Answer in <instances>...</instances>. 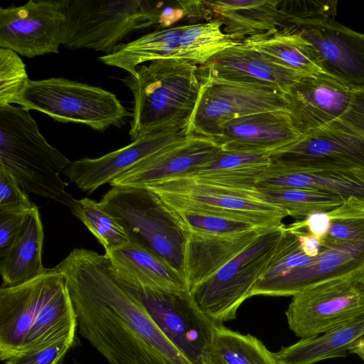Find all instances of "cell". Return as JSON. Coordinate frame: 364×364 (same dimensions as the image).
Here are the masks:
<instances>
[{"instance_id":"1","label":"cell","mask_w":364,"mask_h":364,"mask_svg":"<svg viewBox=\"0 0 364 364\" xmlns=\"http://www.w3.org/2000/svg\"><path fill=\"white\" fill-rule=\"evenodd\" d=\"M56 267L81 336L110 364H192L118 280L105 255L75 248Z\"/></svg>"},{"instance_id":"2","label":"cell","mask_w":364,"mask_h":364,"mask_svg":"<svg viewBox=\"0 0 364 364\" xmlns=\"http://www.w3.org/2000/svg\"><path fill=\"white\" fill-rule=\"evenodd\" d=\"M77 316L57 267L0 289V358L6 360L75 333Z\"/></svg>"},{"instance_id":"3","label":"cell","mask_w":364,"mask_h":364,"mask_svg":"<svg viewBox=\"0 0 364 364\" xmlns=\"http://www.w3.org/2000/svg\"><path fill=\"white\" fill-rule=\"evenodd\" d=\"M122 81L134 97L132 141L188 128L201 86L198 65L178 58L159 59L139 65Z\"/></svg>"},{"instance_id":"4","label":"cell","mask_w":364,"mask_h":364,"mask_svg":"<svg viewBox=\"0 0 364 364\" xmlns=\"http://www.w3.org/2000/svg\"><path fill=\"white\" fill-rule=\"evenodd\" d=\"M39 131L29 110L0 107V168L9 172L26 192L70 207L74 198L60 173L70 164Z\"/></svg>"},{"instance_id":"5","label":"cell","mask_w":364,"mask_h":364,"mask_svg":"<svg viewBox=\"0 0 364 364\" xmlns=\"http://www.w3.org/2000/svg\"><path fill=\"white\" fill-rule=\"evenodd\" d=\"M99 203L124 228L131 242L159 255L183 277L189 233L156 194L146 188L112 187Z\"/></svg>"},{"instance_id":"6","label":"cell","mask_w":364,"mask_h":364,"mask_svg":"<svg viewBox=\"0 0 364 364\" xmlns=\"http://www.w3.org/2000/svg\"><path fill=\"white\" fill-rule=\"evenodd\" d=\"M62 45L70 50L113 53L129 33L159 22L147 1L63 0Z\"/></svg>"},{"instance_id":"7","label":"cell","mask_w":364,"mask_h":364,"mask_svg":"<svg viewBox=\"0 0 364 364\" xmlns=\"http://www.w3.org/2000/svg\"><path fill=\"white\" fill-rule=\"evenodd\" d=\"M286 229L284 224L266 229L240 254L193 288L189 294L198 309L216 324L235 319L268 267Z\"/></svg>"},{"instance_id":"8","label":"cell","mask_w":364,"mask_h":364,"mask_svg":"<svg viewBox=\"0 0 364 364\" xmlns=\"http://www.w3.org/2000/svg\"><path fill=\"white\" fill-rule=\"evenodd\" d=\"M18 105L60 122L80 123L99 132L119 127L130 115L114 93L63 77L30 80Z\"/></svg>"},{"instance_id":"9","label":"cell","mask_w":364,"mask_h":364,"mask_svg":"<svg viewBox=\"0 0 364 364\" xmlns=\"http://www.w3.org/2000/svg\"><path fill=\"white\" fill-rule=\"evenodd\" d=\"M145 188L170 208L245 219L261 227L280 225L288 216L284 210L264 201L257 188L230 187L187 176L173 177Z\"/></svg>"},{"instance_id":"10","label":"cell","mask_w":364,"mask_h":364,"mask_svg":"<svg viewBox=\"0 0 364 364\" xmlns=\"http://www.w3.org/2000/svg\"><path fill=\"white\" fill-rule=\"evenodd\" d=\"M200 75L201 86L188 136L215 141L223 125L234 119L264 112L289 111L285 95L272 87Z\"/></svg>"},{"instance_id":"11","label":"cell","mask_w":364,"mask_h":364,"mask_svg":"<svg viewBox=\"0 0 364 364\" xmlns=\"http://www.w3.org/2000/svg\"><path fill=\"white\" fill-rule=\"evenodd\" d=\"M285 97L301 136L328 127L364 130V87L346 85L325 74L302 75Z\"/></svg>"},{"instance_id":"12","label":"cell","mask_w":364,"mask_h":364,"mask_svg":"<svg viewBox=\"0 0 364 364\" xmlns=\"http://www.w3.org/2000/svg\"><path fill=\"white\" fill-rule=\"evenodd\" d=\"M299 337L318 336L364 316V271L333 279L294 296L286 311Z\"/></svg>"},{"instance_id":"13","label":"cell","mask_w":364,"mask_h":364,"mask_svg":"<svg viewBox=\"0 0 364 364\" xmlns=\"http://www.w3.org/2000/svg\"><path fill=\"white\" fill-rule=\"evenodd\" d=\"M119 282L190 363L209 364L217 324L198 309L188 291H154Z\"/></svg>"},{"instance_id":"14","label":"cell","mask_w":364,"mask_h":364,"mask_svg":"<svg viewBox=\"0 0 364 364\" xmlns=\"http://www.w3.org/2000/svg\"><path fill=\"white\" fill-rule=\"evenodd\" d=\"M281 21L279 30L296 33L311 44L325 75L350 87H364V34L333 17H282Z\"/></svg>"},{"instance_id":"15","label":"cell","mask_w":364,"mask_h":364,"mask_svg":"<svg viewBox=\"0 0 364 364\" xmlns=\"http://www.w3.org/2000/svg\"><path fill=\"white\" fill-rule=\"evenodd\" d=\"M65 24L63 0H30L0 9V48L31 58L58 53Z\"/></svg>"},{"instance_id":"16","label":"cell","mask_w":364,"mask_h":364,"mask_svg":"<svg viewBox=\"0 0 364 364\" xmlns=\"http://www.w3.org/2000/svg\"><path fill=\"white\" fill-rule=\"evenodd\" d=\"M270 158L306 169L364 172V130L321 128L272 153Z\"/></svg>"},{"instance_id":"17","label":"cell","mask_w":364,"mask_h":364,"mask_svg":"<svg viewBox=\"0 0 364 364\" xmlns=\"http://www.w3.org/2000/svg\"><path fill=\"white\" fill-rule=\"evenodd\" d=\"M364 271V243L323 247L312 261L270 277H260L249 298L289 296L321 283Z\"/></svg>"},{"instance_id":"18","label":"cell","mask_w":364,"mask_h":364,"mask_svg":"<svg viewBox=\"0 0 364 364\" xmlns=\"http://www.w3.org/2000/svg\"><path fill=\"white\" fill-rule=\"evenodd\" d=\"M187 136L188 129L151 134L101 157L71 161L63 172L80 189L92 193L148 156Z\"/></svg>"},{"instance_id":"19","label":"cell","mask_w":364,"mask_h":364,"mask_svg":"<svg viewBox=\"0 0 364 364\" xmlns=\"http://www.w3.org/2000/svg\"><path fill=\"white\" fill-rule=\"evenodd\" d=\"M220 150L212 139L188 136L141 161L109 184L112 187L145 188L190 173Z\"/></svg>"},{"instance_id":"20","label":"cell","mask_w":364,"mask_h":364,"mask_svg":"<svg viewBox=\"0 0 364 364\" xmlns=\"http://www.w3.org/2000/svg\"><path fill=\"white\" fill-rule=\"evenodd\" d=\"M301 135L289 112L255 113L225 123L214 141L223 151L272 153L296 141Z\"/></svg>"},{"instance_id":"21","label":"cell","mask_w":364,"mask_h":364,"mask_svg":"<svg viewBox=\"0 0 364 364\" xmlns=\"http://www.w3.org/2000/svg\"><path fill=\"white\" fill-rule=\"evenodd\" d=\"M191 16L211 17L223 24V32L233 41L242 43L256 36H271L281 23L280 1L216 0L195 1Z\"/></svg>"},{"instance_id":"22","label":"cell","mask_w":364,"mask_h":364,"mask_svg":"<svg viewBox=\"0 0 364 364\" xmlns=\"http://www.w3.org/2000/svg\"><path fill=\"white\" fill-rule=\"evenodd\" d=\"M199 71L226 80L263 85L284 95L304 75L242 43L216 53L199 66Z\"/></svg>"},{"instance_id":"23","label":"cell","mask_w":364,"mask_h":364,"mask_svg":"<svg viewBox=\"0 0 364 364\" xmlns=\"http://www.w3.org/2000/svg\"><path fill=\"white\" fill-rule=\"evenodd\" d=\"M267 228H258L228 235L189 232L183 271L188 291L215 274Z\"/></svg>"},{"instance_id":"24","label":"cell","mask_w":364,"mask_h":364,"mask_svg":"<svg viewBox=\"0 0 364 364\" xmlns=\"http://www.w3.org/2000/svg\"><path fill=\"white\" fill-rule=\"evenodd\" d=\"M256 187L308 189L364 200V172L306 169L271 160L257 177Z\"/></svg>"},{"instance_id":"25","label":"cell","mask_w":364,"mask_h":364,"mask_svg":"<svg viewBox=\"0 0 364 364\" xmlns=\"http://www.w3.org/2000/svg\"><path fill=\"white\" fill-rule=\"evenodd\" d=\"M117 278L125 284L154 291H187L181 274L147 248L129 242L105 254Z\"/></svg>"},{"instance_id":"26","label":"cell","mask_w":364,"mask_h":364,"mask_svg":"<svg viewBox=\"0 0 364 364\" xmlns=\"http://www.w3.org/2000/svg\"><path fill=\"white\" fill-rule=\"evenodd\" d=\"M43 228L38 207L33 204L10 247L0 255L1 287L24 284L44 272L42 264Z\"/></svg>"},{"instance_id":"27","label":"cell","mask_w":364,"mask_h":364,"mask_svg":"<svg viewBox=\"0 0 364 364\" xmlns=\"http://www.w3.org/2000/svg\"><path fill=\"white\" fill-rule=\"evenodd\" d=\"M364 335V316L338 328L303 338L273 353L277 364H315L346 357L355 341Z\"/></svg>"},{"instance_id":"28","label":"cell","mask_w":364,"mask_h":364,"mask_svg":"<svg viewBox=\"0 0 364 364\" xmlns=\"http://www.w3.org/2000/svg\"><path fill=\"white\" fill-rule=\"evenodd\" d=\"M270 162L268 154L221 149L209 161L183 176L222 186L252 188H257V177Z\"/></svg>"},{"instance_id":"29","label":"cell","mask_w":364,"mask_h":364,"mask_svg":"<svg viewBox=\"0 0 364 364\" xmlns=\"http://www.w3.org/2000/svg\"><path fill=\"white\" fill-rule=\"evenodd\" d=\"M183 26L155 31L127 43L119 44L110 54L100 56L104 64L134 75L144 63L173 58L179 44Z\"/></svg>"},{"instance_id":"30","label":"cell","mask_w":364,"mask_h":364,"mask_svg":"<svg viewBox=\"0 0 364 364\" xmlns=\"http://www.w3.org/2000/svg\"><path fill=\"white\" fill-rule=\"evenodd\" d=\"M242 43L302 75L324 74L311 44L296 33L282 29L271 36L250 38Z\"/></svg>"},{"instance_id":"31","label":"cell","mask_w":364,"mask_h":364,"mask_svg":"<svg viewBox=\"0 0 364 364\" xmlns=\"http://www.w3.org/2000/svg\"><path fill=\"white\" fill-rule=\"evenodd\" d=\"M209 364H277L273 353L250 334H242L223 324L214 328Z\"/></svg>"},{"instance_id":"32","label":"cell","mask_w":364,"mask_h":364,"mask_svg":"<svg viewBox=\"0 0 364 364\" xmlns=\"http://www.w3.org/2000/svg\"><path fill=\"white\" fill-rule=\"evenodd\" d=\"M238 43L223 32L219 20L185 25L173 58L201 66L216 53Z\"/></svg>"},{"instance_id":"33","label":"cell","mask_w":364,"mask_h":364,"mask_svg":"<svg viewBox=\"0 0 364 364\" xmlns=\"http://www.w3.org/2000/svg\"><path fill=\"white\" fill-rule=\"evenodd\" d=\"M257 189L264 201L281 208L297 220L314 213L328 212L345 200L338 196L308 189Z\"/></svg>"},{"instance_id":"34","label":"cell","mask_w":364,"mask_h":364,"mask_svg":"<svg viewBox=\"0 0 364 364\" xmlns=\"http://www.w3.org/2000/svg\"><path fill=\"white\" fill-rule=\"evenodd\" d=\"M327 215L328 228L320 240L323 247L364 243V200L350 197Z\"/></svg>"},{"instance_id":"35","label":"cell","mask_w":364,"mask_h":364,"mask_svg":"<svg viewBox=\"0 0 364 364\" xmlns=\"http://www.w3.org/2000/svg\"><path fill=\"white\" fill-rule=\"evenodd\" d=\"M69 208L104 247L105 253L130 242L124 228L99 202L87 198H75Z\"/></svg>"},{"instance_id":"36","label":"cell","mask_w":364,"mask_h":364,"mask_svg":"<svg viewBox=\"0 0 364 364\" xmlns=\"http://www.w3.org/2000/svg\"><path fill=\"white\" fill-rule=\"evenodd\" d=\"M168 208L188 233L228 235L265 228L242 218L200 211Z\"/></svg>"},{"instance_id":"37","label":"cell","mask_w":364,"mask_h":364,"mask_svg":"<svg viewBox=\"0 0 364 364\" xmlns=\"http://www.w3.org/2000/svg\"><path fill=\"white\" fill-rule=\"evenodd\" d=\"M30 80L16 52L0 48V107L19 105Z\"/></svg>"},{"instance_id":"38","label":"cell","mask_w":364,"mask_h":364,"mask_svg":"<svg viewBox=\"0 0 364 364\" xmlns=\"http://www.w3.org/2000/svg\"><path fill=\"white\" fill-rule=\"evenodd\" d=\"M76 343L75 333L68 334L31 351L5 360L4 364H61Z\"/></svg>"},{"instance_id":"39","label":"cell","mask_w":364,"mask_h":364,"mask_svg":"<svg viewBox=\"0 0 364 364\" xmlns=\"http://www.w3.org/2000/svg\"><path fill=\"white\" fill-rule=\"evenodd\" d=\"M28 210L18 207L0 208V255L14 242Z\"/></svg>"},{"instance_id":"40","label":"cell","mask_w":364,"mask_h":364,"mask_svg":"<svg viewBox=\"0 0 364 364\" xmlns=\"http://www.w3.org/2000/svg\"><path fill=\"white\" fill-rule=\"evenodd\" d=\"M26 192L7 171L0 168V208L18 207L30 209L33 206Z\"/></svg>"},{"instance_id":"41","label":"cell","mask_w":364,"mask_h":364,"mask_svg":"<svg viewBox=\"0 0 364 364\" xmlns=\"http://www.w3.org/2000/svg\"><path fill=\"white\" fill-rule=\"evenodd\" d=\"M289 227V226H288ZM292 229V228H291ZM294 230V229H292ZM296 231L301 247L307 255L310 257L317 256L323 250L321 241L318 238L311 235L306 230H294Z\"/></svg>"},{"instance_id":"42","label":"cell","mask_w":364,"mask_h":364,"mask_svg":"<svg viewBox=\"0 0 364 364\" xmlns=\"http://www.w3.org/2000/svg\"><path fill=\"white\" fill-rule=\"evenodd\" d=\"M349 353L358 355L364 362V335L355 341L349 350Z\"/></svg>"},{"instance_id":"43","label":"cell","mask_w":364,"mask_h":364,"mask_svg":"<svg viewBox=\"0 0 364 364\" xmlns=\"http://www.w3.org/2000/svg\"><path fill=\"white\" fill-rule=\"evenodd\" d=\"M77 364H78V363H77Z\"/></svg>"}]
</instances>
